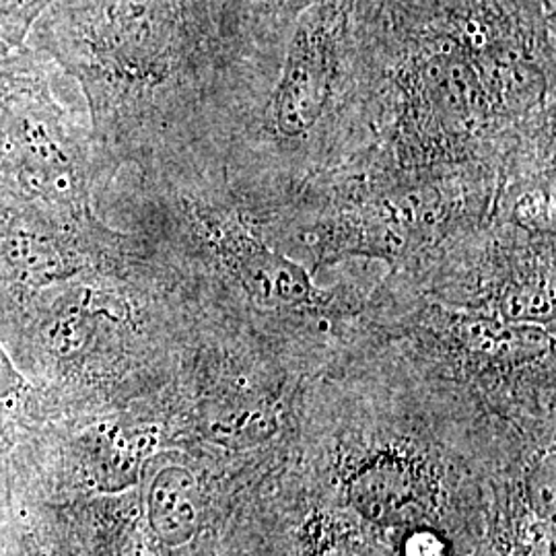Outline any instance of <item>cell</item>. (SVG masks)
<instances>
[{
	"label": "cell",
	"mask_w": 556,
	"mask_h": 556,
	"mask_svg": "<svg viewBox=\"0 0 556 556\" xmlns=\"http://www.w3.org/2000/svg\"><path fill=\"white\" fill-rule=\"evenodd\" d=\"M27 556H46L43 553H41L40 548H31L29 553H27Z\"/></svg>",
	"instance_id": "cell-11"
},
{
	"label": "cell",
	"mask_w": 556,
	"mask_h": 556,
	"mask_svg": "<svg viewBox=\"0 0 556 556\" xmlns=\"http://www.w3.org/2000/svg\"><path fill=\"white\" fill-rule=\"evenodd\" d=\"M147 256L142 239L114 231L98 215L73 219L0 199V307Z\"/></svg>",
	"instance_id": "cell-2"
},
{
	"label": "cell",
	"mask_w": 556,
	"mask_h": 556,
	"mask_svg": "<svg viewBox=\"0 0 556 556\" xmlns=\"http://www.w3.org/2000/svg\"><path fill=\"white\" fill-rule=\"evenodd\" d=\"M151 435L126 431L119 425H98L80 439V462L87 477L103 491L130 486L139 475L140 462Z\"/></svg>",
	"instance_id": "cell-5"
},
{
	"label": "cell",
	"mask_w": 556,
	"mask_h": 556,
	"mask_svg": "<svg viewBox=\"0 0 556 556\" xmlns=\"http://www.w3.org/2000/svg\"><path fill=\"white\" fill-rule=\"evenodd\" d=\"M149 523L167 546H184L199 530V484L184 466H167L153 480L147 497Z\"/></svg>",
	"instance_id": "cell-6"
},
{
	"label": "cell",
	"mask_w": 556,
	"mask_h": 556,
	"mask_svg": "<svg viewBox=\"0 0 556 556\" xmlns=\"http://www.w3.org/2000/svg\"><path fill=\"white\" fill-rule=\"evenodd\" d=\"M439 555H441V546H439L438 538L429 536V534H418L408 542V556Z\"/></svg>",
	"instance_id": "cell-10"
},
{
	"label": "cell",
	"mask_w": 556,
	"mask_h": 556,
	"mask_svg": "<svg viewBox=\"0 0 556 556\" xmlns=\"http://www.w3.org/2000/svg\"><path fill=\"white\" fill-rule=\"evenodd\" d=\"M31 392V383L21 371L20 365L11 355L7 342L0 337V406L17 404Z\"/></svg>",
	"instance_id": "cell-8"
},
{
	"label": "cell",
	"mask_w": 556,
	"mask_h": 556,
	"mask_svg": "<svg viewBox=\"0 0 556 556\" xmlns=\"http://www.w3.org/2000/svg\"><path fill=\"white\" fill-rule=\"evenodd\" d=\"M54 0H0V56L23 48L31 25Z\"/></svg>",
	"instance_id": "cell-7"
},
{
	"label": "cell",
	"mask_w": 556,
	"mask_h": 556,
	"mask_svg": "<svg viewBox=\"0 0 556 556\" xmlns=\"http://www.w3.org/2000/svg\"><path fill=\"white\" fill-rule=\"evenodd\" d=\"M351 501L358 511L379 523L418 519L431 507V484L415 462L378 457L351 482Z\"/></svg>",
	"instance_id": "cell-4"
},
{
	"label": "cell",
	"mask_w": 556,
	"mask_h": 556,
	"mask_svg": "<svg viewBox=\"0 0 556 556\" xmlns=\"http://www.w3.org/2000/svg\"><path fill=\"white\" fill-rule=\"evenodd\" d=\"M344 25L338 0L319 2L299 21L270 98V122L280 137L299 139L324 116L334 93Z\"/></svg>",
	"instance_id": "cell-3"
},
{
	"label": "cell",
	"mask_w": 556,
	"mask_h": 556,
	"mask_svg": "<svg viewBox=\"0 0 556 556\" xmlns=\"http://www.w3.org/2000/svg\"><path fill=\"white\" fill-rule=\"evenodd\" d=\"M66 73L38 50L0 56V199L96 217L91 126L66 101Z\"/></svg>",
	"instance_id": "cell-1"
},
{
	"label": "cell",
	"mask_w": 556,
	"mask_h": 556,
	"mask_svg": "<svg viewBox=\"0 0 556 556\" xmlns=\"http://www.w3.org/2000/svg\"><path fill=\"white\" fill-rule=\"evenodd\" d=\"M316 556H379L374 546L363 540H334L332 544L324 546Z\"/></svg>",
	"instance_id": "cell-9"
}]
</instances>
